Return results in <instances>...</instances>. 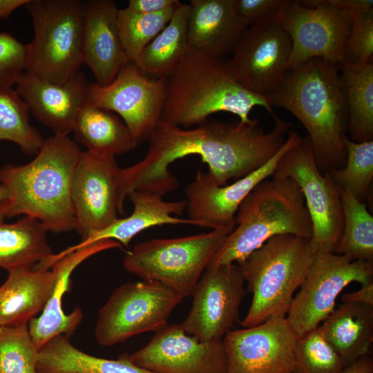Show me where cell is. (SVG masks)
I'll list each match as a JSON object with an SVG mask.
<instances>
[{
  "label": "cell",
  "instance_id": "cell-36",
  "mask_svg": "<svg viewBox=\"0 0 373 373\" xmlns=\"http://www.w3.org/2000/svg\"><path fill=\"white\" fill-rule=\"evenodd\" d=\"M294 373H340L343 361L318 327L296 338Z\"/></svg>",
  "mask_w": 373,
  "mask_h": 373
},
{
  "label": "cell",
  "instance_id": "cell-10",
  "mask_svg": "<svg viewBox=\"0 0 373 373\" xmlns=\"http://www.w3.org/2000/svg\"><path fill=\"white\" fill-rule=\"evenodd\" d=\"M183 298L162 285L147 280L117 287L99 309L95 336L103 346L121 343L168 324L173 309Z\"/></svg>",
  "mask_w": 373,
  "mask_h": 373
},
{
  "label": "cell",
  "instance_id": "cell-20",
  "mask_svg": "<svg viewBox=\"0 0 373 373\" xmlns=\"http://www.w3.org/2000/svg\"><path fill=\"white\" fill-rule=\"evenodd\" d=\"M89 84L82 72L67 82L52 83L24 71L15 90L31 111L54 135L68 136L82 107L88 101Z\"/></svg>",
  "mask_w": 373,
  "mask_h": 373
},
{
  "label": "cell",
  "instance_id": "cell-4",
  "mask_svg": "<svg viewBox=\"0 0 373 373\" xmlns=\"http://www.w3.org/2000/svg\"><path fill=\"white\" fill-rule=\"evenodd\" d=\"M166 79L161 120L184 128L200 124L218 112L237 115L250 123L249 113L262 106L276 116L268 97L254 94L235 79L228 61L189 50Z\"/></svg>",
  "mask_w": 373,
  "mask_h": 373
},
{
  "label": "cell",
  "instance_id": "cell-33",
  "mask_svg": "<svg viewBox=\"0 0 373 373\" xmlns=\"http://www.w3.org/2000/svg\"><path fill=\"white\" fill-rule=\"evenodd\" d=\"M17 144L27 154H37L44 142L30 123L29 109L15 90L0 92V141Z\"/></svg>",
  "mask_w": 373,
  "mask_h": 373
},
{
  "label": "cell",
  "instance_id": "cell-40",
  "mask_svg": "<svg viewBox=\"0 0 373 373\" xmlns=\"http://www.w3.org/2000/svg\"><path fill=\"white\" fill-rule=\"evenodd\" d=\"M236 13L247 28L280 22L289 0H233Z\"/></svg>",
  "mask_w": 373,
  "mask_h": 373
},
{
  "label": "cell",
  "instance_id": "cell-2",
  "mask_svg": "<svg viewBox=\"0 0 373 373\" xmlns=\"http://www.w3.org/2000/svg\"><path fill=\"white\" fill-rule=\"evenodd\" d=\"M268 97L272 106L286 109L305 128L322 173L345 166L348 111L336 65L321 58L309 59L289 70Z\"/></svg>",
  "mask_w": 373,
  "mask_h": 373
},
{
  "label": "cell",
  "instance_id": "cell-26",
  "mask_svg": "<svg viewBox=\"0 0 373 373\" xmlns=\"http://www.w3.org/2000/svg\"><path fill=\"white\" fill-rule=\"evenodd\" d=\"M318 328L340 355L344 367L370 355L373 343V305L344 303Z\"/></svg>",
  "mask_w": 373,
  "mask_h": 373
},
{
  "label": "cell",
  "instance_id": "cell-21",
  "mask_svg": "<svg viewBox=\"0 0 373 373\" xmlns=\"http://www.w3.org/2000/svg\"><path fill=\"white\" fill-rule=\"evenodd\" d=\"M82 59L93 73L96 84H109L130 61L119 36V8L111 0L82 1Z\"/></svg>",
  "mask_w": 373,
  "mask_h": 373
},
{
  "label": "cell",
  "instance_id": "cell-43",
  "mask_svg": "<svg viewBox=\"0 0 373 373\" xmlns=\"http://www.w3.org/2000/svg\"><path fill=\"white\" fill-rule=\"evenodd\" d=\"M341 300L343 303H360L373 305V283L361 286L357 291L344 294Z\"/></svg>",
  "mask_w": 373,
  "mask_h": 373
},
{
  "label": "cell",
  "instance_id": "cell-19",
  "mask_svg": "<svg viewBox=\"0 0 373 373\" xmlns=\"http://www.w3.org/2000/svg\"><path fill=\"white\" fill-rule=\"evenodd\" d=\"M127 357L152 373H224L227 367L222 340L201 342L180 324H166Z\"/></svg>",
  "mask_w": 373,
  "mask_h": 373
},
{
  "label": "cell",
  "instance_id": "cell-18",
  "mask_svg": "<svg viewBox=\"0 0 373 373\" xmlns=\"http://www.w3.org/2000/svg\"><path fill=\"white\" fill-rule=\"evenodd\" d=\"M301 140L297 133L290 131L283 146L267 162L229 185L219 186L208 172L198 170L184 190L189 218L213 229L235 224L236 213L243 200L272 176L283 155Z\"/></svg>",
  "mask_w": 373,
  "mask_h": 373
},
{
  "label": "cell",
  "instance_id": "cell-23",
  "mask_svg": "<svg viewBox=\"0 0 373 373\" xmlns=\"http://www.w3.org/2000/svg\"><path fill=\"white\" fill-rule=\"evenodd\" d=\"M133 204V211L128 217L117 218L108 227L88 235L80 242L69 247L58 254H53L48 260L52 266L63 256L102 240H113L127 247L140 232L148 228L164 224H202L189 218L174 217L186 209V200L168 202L162 195L147 191L133 190L127 195Z\"/></svg>",
  "mask_w": 373,
  "mask_h": 373
},
{
  "label": "cell",
  "instance_id": "cell-9",
  "mask_svg": "<svg viewBox=\"0 0 373 373\" xmlns=\"http://www.w3.org/2000/svg\"><path fill=\"white\" fill-rule=\"evenodd\" d=\"M272 177L296 182L312 224L309 241L313 249L334 253L344 224L340 189L328 172L322 173L318 169L307 137L283 155Z\"/></svg>",
  "mask_w": 373,
  "mask_h": 373
},
{
  "label": "cell",
  "instance_id": "cell-14",
  "mask_svg": "<svg viewBox=\"0 0 373 373\" xmlns=\"http://www.w3.org/2000/svg\"><path fill=\"white\" fill-rule=\"evenodd\" d=\"M166 88L165 79L149 77L130 61L109 84H89L88 102L120 115L139 144L161 119Z\"/></svg>",
  "mask_w": 373,
  "mask_h": 373
},
{
  "label": "cell",
  "instance_id": "cell-37",
  "mask_svg": "<svg viewBox=\"0 0 373 373\" xmlns=\"http://www.w3.org/2000/svg\"><path fill=\"white\" fill-rule=\"evenodd\" d=\"M38 352L28 325H0V373H38Z\"/></svg>",
  "mask_w": 373,
  "mask_h": 373
},
{
  "label": "cell",
  "instance_id": "cell-11",
  "mask_svg": "<svg viewBox=\"0 0 373 373\" xmlns=\"http://www.w3.org/2000/svg\"><path fill=\"white\" fill-rule=\"evenodd\" d=\"M353 282L361 286L373 283V262L316 252L286 316L296 338L318 327L335 309L339 294Z\"/></svg>",
  "mask_w": 373,
  "mask_h": 373
},
{
  "label": "cell",
  "instance_id": "cell-45",
  "mask_svg": "<svg viewBox=\"0 0 373 373\" xmlns=\"http://www.w3.org/2000/svg\"><path fill=\"white\" fill-rule=\"evenodd\" d=\"M29 0H0V20L10 17L17 9L26 6Z\"/></svg>",
  "mask_w": 373,
  "mask_h": 373
},
{
  "label": "cell",
  "instance_id": "cell-13",
  "mask_svg": "<svg viewBox=\"0 0 373 373\" xmlns=\"http://www.w3.org/2000/svg\"><path fill=\"white\" fill-rule=\"evenodd\" d=\"M245 280L238 264L207 267L191 296L184 332L201 342L222 340L239 321V310L247 294Z\"/></svg>",
  "mask_w": 373,
  "mask_h": 373
},
{
  "label": "cell",
  "instance_id": "cell-22",
  "mask_svg": "<svg viewBox=\"0 0 373 373\" xmlns=\"http://www.w3.org/2000/svg\"><path fill=\"white\" fill-rule=\"evenodd\" d=\"M113 240H102L75 250L59 259L51 267L56 275V282L51 296L39 317L32 318L28 325L36 348L39 350L48 341L58 335L69 338L83 319V312L77 307L66 314L62 307L65 293L69 290L73 271L88 258L113 248H122Z\"/></svg>",
  "mask_w": 373,
  "mask_h": 373
},
{
  "label": "cell",
  "instance_id": "cell-34",
  "mask_svg": "<svg viewBox=\"0 0 373 373\" xmlns=\"http://www.w3.org/2000/svg\"><path fill=\"white\" fill-rule=\"evenodd\" d=\"M180 3L154 14L134 12L127 8H119V36L131 62L135 64L145 47L166 26Z\"/></svg>",
  "mask_w": 373,
  "mask_h": 373
},
{
  "label": "cell",
  "instance_id": "cell-35",
  "mask_svg": "<svg viewBox=\"0 0 373 373\" xmlns=\"http://www.w3.org/2000/svg\"><path fill=\"white\" fill-rule=\"evenodd\" d=\"M345 166L328 173L341 191L350 193L365 203L373 180V141L354 142L345 140Z\"/></svg>",
  "mask_w": 373,
  "mask_h": 373
},
{
  "label": "cell",
  "instance_id": "cell-25",
  "mask_svg": "<svg viewBox=\"0 0 373 373\" xmlns=\"http://www.w3.org/2000/svg\"><path fill=\"white\" fill-rule=\"evenodd\" d=\"M8 272L7 279L0 287V325H28L44 310L55 287L56 275L50 269L22 268Z\"/></svg>",
  "mask_w": 373,
  "mask_h": 373
},
{
  "label": "cell",
  "instance_id": "cell-6",
  "mask_svg": "<svg viewBox=\"0 0 373 373\" xmlns=\"http://www.w3.org/2000/svg\"><path fill=\"white\" fill-rule=\"evenodd\" d=\"M316 251L309 240L277 235L237 262L252 294L243 327L273 316H286L295 291L305 280Z\"/></svg>",
  "mask_w": 373,
  "mask_h": 373
},
{
  "label": "cell",
  "instance_id": "cell-8",
  "mask_svg": "<svg viewBox=\"0 0 373 373\" xmlns=\"http://www.w3.org/2000/svg\"><path fill=\"white\" fill-rule=\"evenodd\" d=\"M234 227L140 242L126 251L123 265L142 280L158 283L183 298L191 296L210 260Z\"/></svg>",
  "mask_w": 373,
  "mask_h": 373
},
{
  "label": "cell",
  "instance_id": "cell-30",
  "mask_svg": "<svg viewBox=\"0 0 373 373\" xmlns=\"http://www.w3.org/2000/svg\"><path fill=\"white\" fill-rule=\"evenodd\" d=\"M189 4L180 3L166 26L145 47L135 64L146 76L168 78L189 52Z\"/></svg>",
  "mask_w": 373,
  "mask_h": 373
},
{
  "label": "cell",
  "instance_id": "cell-32",
  "mask_svg": "<svg viewBox=\"0 0 373 373\" xmlns=\"http://www.w3.org/2000/svg\"><path fill=\"white\" fill-rule=\"evenodd\" d=\"M344 224L335 254L352 260L373 262V217L365 203L341 191Z\"/></svg>",
  "mask_w": 373,
  "mask_h": 373
},
{
  "label": "cell",
  "instance_id": "cell-28",
  "mask_svg": "<svg viewBox=\"0 0 373 373\" xmlns=\"http://www.w3.org/2000/svg\"><path fill=\"white\" fill-rule=\"evenodd\" d=\"M73 132L87 151L115 156L138 145L126 124L113 112L87 102L75 119Z\"/></svg>",
  "mask_w": 373,
  "mask_h": 373
},
{
  "label": "cell",
  "instance_id": "cell-7",
  "mask_svg": "<svg viewBox=\"0 0 373 373\" xmlns=\"http://www.w3.org/2000/svg\"><path fill=\"white\" fill-rule=\"evenodd\" d=\"M34 29L27 44V71L61 84L83 64V6L79 0H29L25 6Z\"/></svg>",
  "mask_w": 373,
  "mask_h": 373
},
{
  "label": "cell",
  "instance_id": "cell-31",
  "mask_svg": "<svg viewBox=\"0 0 373 373\" xmlns=\"http://www.w3.org/2000/svg\"><path fill=\"white\" fill-rule=\"evenodd\" d=\"M348 111L351 141L360 143L373 137V62L337 66Z\"/></svg>",
  "mask_w": 373,
  "mask_h": 373
},
{
  "label": "cell",
  "instance_id": "cell-41",
  "mask_svg": "<svg viewBox=\"0 0 373 373\" xmlns=\"http://www.w3.org/2000/svg\"><path fill=\"white\" fill-rule=\"evenodd\" d=\"M332 3L345 13L351 23L357 17L373 11L372 0H330Z\"/></svg>",
  "mask_w": 373,
  "mask_h": 373
},
{
  "label": "cell",
  "instance_id": "cell-42",
  "mask_svg": "<svg viewBox=\"0 0 373 373\" xmlns=\"http://www.w3.org/2000/svg\"><path fill=\"white\" fill-rule=\"evenodd\" d=\"M178 0H130L127 8L134 12L154 14L178 4Z\"/></svg>",
  "mask_w": 373,
  "mask_h": 373
},
{
  "label": "cell",
  "instance_id": "cell-24",
  "mask_svg": "<svg viewBox=\"0 0 373 373\" xmlns=\"http://www.w3.org/2000/svg\"><path fill=\"white\" fill-rule=\"evenodd\" d=\"M188 4L189 50L218 59L233 52L247 28L233 0H191Z\"/></svg>",
  "mask_w": 373,
  "mask_h": 373
},
{
  "label": "cell",
  "instance_id": "cell-5",
  "mask_svg": "<svg viewBox=\"0 0 373 373\" xmlns=\"http://www.w3.org/2000/svg\"><path fill=\"white\" fill-rule=\"evenodd\" d=\"M281 234L310 240L312 224L296 182L271 176L258 184L241 202L234 229L207 267L238 262L271 237Z\"/></svg>",
  "mask_w": 373,
  "mask_h": 373
},
{
  "label": "cell",
  "instance_id": "cell-39",
  "mask_svg": "<svg viewBox=\"0 0 373 373\" xmlns=\"http://www.w3.org/2000/svg\"><path fill=\"white\" fill-rule=\"evenodd\" d=\"M27 44L12 35L0 32V92L13 90L26 70Z\"/></svg>",
  "mask_w": 373,
  "mask_h": 373
},
{
  "label": "cell",
  "instance_id": "cell-27",
  "mask_svg": "<svg viewBox=\"0 0 373 373\" xmlns=\"http://www.w3.org/2000/svg\"><path fill=\"white\" fill-rule=\"evenodd\" d=\"M38 373H152L133 364L127 353L117 359L99 358L73 346L69 338L58 335L38 352Z\"/></svg>",
  "mask_w": 373,
  "mask_h": 373
},
{
  "label": "cell",
  "instance_id": "cell-17",
  "mask_svg": "<svg viewBox=\"0 0 373 373\" xmlns=\"http://www.w3.org/2000/svg\"><path fill=\"white\" fill-rule=\"evenodd\" d=\"M296 339L286 316L231 330L222 338L224 373H294Z\"/></svg>",
  "mask_w": 373,
  "mask_h": 373
},
{
  "label": "cell",
  "instance_id": "cell-38",
  "mask_svg": "<svg viewBox=\"0 0 373 373\" xmlns=\"http://www.w3.org/2000/svg\"><path fill=\"white\" fill-rule=\"evenodd\" d=\"M372 58L373 11L351 23L344 44V62L361 66L372 62Z\"/></svg>",
  "mask_w": 373,
  "mask_h": 373
},
{
  "label": "cell",
  "instance_id": "cell-15",
  "mask_svg": "<svg viewBox=\"0 0 373 373\" xmlns=\"http://www.w3.org/2000/svg\"><path fill=\"white\" fill-rule=\"evenodd\" d=\"M291 41L279 22L247 27L228 61L236 81L247 90L269 97L288 71Z\"/></svg>",
  "mask_w": 373,
  "mask_h": 373
},
{
  "label": "cell",
  "instance_id": "cell-44",
  "mask_svg": "<svg viewBox=\"0 0 373 373\" xmlns=\"http://www.w3.org/2000/svg\"><path fill=\"white\" fill-rule=\"evenodd\" d=\"M340 373H373V359L370 355L361 357Z\"/></svg>",
  "mask_w": 373,
  "mask_h": 373
},
{
  "label": "cell",
  "instance_id": "cell-46",
  "mask_svg": "<svg viewBox=\"0 0 373 373\" xmlns=\"http://www.w3.org/2000/svg\"><path fill=\"white\" fill-rule=\"evenodd\" d=\"M8 197V191L6 186L0 184V221L4 220V206Z\"/></svg>",
  "mask_w": 373,
  "mask_h": 373
},
{
  "label": "cell",
  "instance_id": "cell-1",
  "mask_svg": "<svg viewBox=\"0 0 373 373\" xmlns=\"http://www.w3.org/2000/svg\"><path fill=\"white\" fill-rule=\"evenodd\" d=\"M275 126L265 133L259 120L229 123L206 120L193 129H184L160 119L147 138L149 149L143 160L118 175L122 206L133 190L164 195L178 186L169 170L175 160L199 155L208 173L219 186L238 180L267 162L285 142L291 123L274 118Z\"/></svg>",
  "mask_w": 373,
  "mask_h": 373
},
{
  "label": "cell",
  "instance_id": "cell-12",
  "mask_svg": "<svg viewBox=\"0 0 373 373\" xmlns=\"http://www.w3.org/2000/svg\"><path fill=\"white\" fill-rule=\"evenodd\" d=\"M280 23L291 41L288 70L314 58L344 63L351 21L330 0H289Z\"/></svg>",
  "mask_w": 373,
  "mask_h": 373
},
{
  "label": "cell",
  "instance_id": "cell-29",
  "mask_svg": "<svg viewBox=\"0 0 373 373\" xmlns=\"http://www.w3.org/2000/svg\"><path fill=\"white\" fill-rule=\"evenodd\" d=\"M48 231L37 219L24 216L16 222L0 221V267L7 271L32 269L54 253Z\"/></svg>",
  "mask_w": 373,
  "mask_h": 373
},
{
  "label": "cell",
  "instance_id": "cell-16",
  "mask_svg": "<svg viewBox=\"0 0 373 373\" xmlns=\"http://www.w3.org/2000/svg\"><path fill=\"white\" fill-rule=\"evenodd\" d=\"M115 156L81 151L72 182L75 230L86 238L124 213L119 197V167Z\"/></svg>",
  "mask_w": 373,
  "mask_h": 373
},
{
  "label": "cell",
  "instance_id": "cell-3",
  "mask_svg": "<svg viewBox=\"0 0 373 373\" xmlns=\"http://www.w3.org/2000/svg\"><path fill=\"white\" fill-rule=\"evenodd\" d=\"M80 153L68 136L54 135L28 163L1 168L0 184L8 191L5 217L30 216L55 233L75 229L71 187Z\"/></svg>",
  "mask_w": 373,
  "mask_h": 373
}]
</instances>
